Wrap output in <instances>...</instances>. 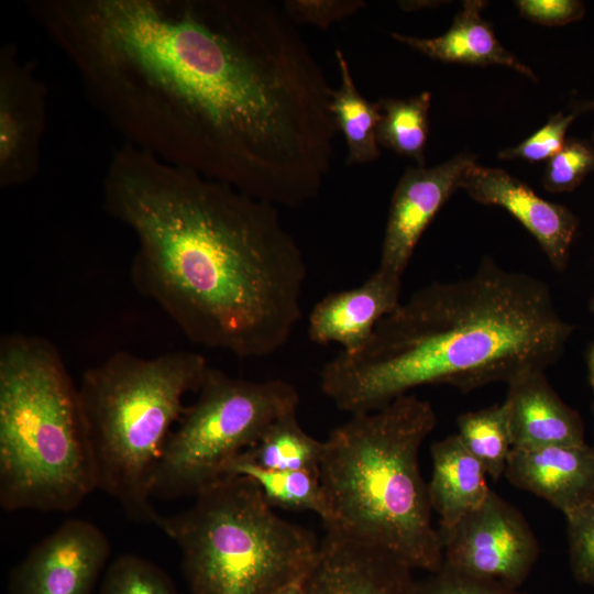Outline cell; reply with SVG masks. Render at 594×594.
I'll return each mask as SVG.
<instances>
[{"label": "cell", "mask_w": 594, "mask_h": 594, "mask_svg": "<svg viewBox=\"0 0 594 594\" xmlns=\"http://www.w3.org/2000/svg\"><path fill=\"white\" fill-rule=\"evenodd\" d=\"M586 364H587L588 382L594 392V342L588 348V351L586 354Z\"/></svg>", "instance_id": "cell-34"}, {"label": "cell", "mask_w": 594, "mask_h": 594, "mask_svg": "<svg viewBox=\"0 0 594 594\" xmlns=\"http://www.w3.org/2000/svg\"><path fill=\"white\" fill-rule=\"evenodd\" d=\"M476 156L460 153L426 168L408 167L398 180L382 243L378 270L402 278L422 233L451 195L460 189Z\"/></svg>", "instance_id": "cell-12"}, {"label": "cell", "mask_w": 594, "mask_h": 594, "mask_svg": "<svg viewBox=\"0 0 594 594\" xmlns=\"http://www.w3.org/2000/svg\"><path fill=\"white\" fill-rule=\"evenodd\" d=\"M592 411H593V415H594V399H593V403H592Z\"/></svg>", "instance_id": "cell-36"}, {"label": "cell", "mask_w": 594, "mask_h": 594, "mask_svg": "<svg viewBox=\"0 0 594 594\" xmlns=\"http://www.w3.org/2000/svg\"><path fill=\"white\" fill-rule=\"evenodd\" d=\"M485 6L482 0L463 1L451 26L437 37H416L397 32H392L391 36L433 59L479 66L501 65L537 81L529 66L499 43L492 25L481 16Z\"/></svg>", "instance_id": "cell-18"}, {"label": "cell", "mask_w": 594, "mask_h": 594, "mask_svg": "<svg viewBox=\"0 0 594 594\" xmlns=\"http://www.w3.org/2000/svg\"><path fill=\"white\" fill-rule=\"evenodd\" d=\"M593 450H594V446H593Z\"/></svg>", "instance_id": "cell-38"}, {"label": "cell", "mask_w": 594, "mask_h": 594, "mask_svg": "<svg viewBox=\"0 0 594 594\" xmlns=\"http://www.w3.org/2000/svg\"><path fill=\"white\" fill-rule=\"evenodd\" d=\"M432 474L427 484L431 509L447 530L484 504L491 491L482 464L459 437L448 436L432 443Z\"/></svg>", "instance_id": "cell-19"}, {"label": "cell", "mask_w": 594, "mask_h": 594, "mask_svg": "<svg viewBox=\"0 0 594 594\" xmlns=\"http://www.w3.org/2000/svg\"><path fill=\"white\" fill-rule=\"evenodd\" d=\"M411 571L380 547L326 531L307 575L308 594H411Z\"/></svg>", "instance_id": "cell-14"}, {"label": "cell", "mask_w": 594, "mask_h": 594, "mask_svg": "<svg viewBox=\"0 0 594 594\" xmlns=\"http://www.w3.org/2000/svg\"><path fill=\"white\" fill-rule=\"evenodd\" d=\"M590 309H591V312H592L593 316H594V295H593V297H592V299H591V301H590Z\"/></svg>", "instance_id": "cell-35"}, {"label": "cell", "mask_w": 594, "mask_h": 594, "mask_svg": "<svg viewBox=\"0 0 594 594\" xmlns=\"http://www.w3.org/2000/svg\"><path fill=\"white\" fill-rule=\"evenodd\" d=\"M378 103L382 112L377 127L378 145L424 166L431 94L424 91L406 99L382 98Z\"/></svg>", "instance_id": "cell-23"}, {"label": "cell", "mask_w": 594, "mask_h": 594, "mask_svg": "<svg viewBox=\"0 0 594 594\" xmlns=\"http://www.w3.org/2000/svg\"><path fill=\"white\" fill-rule=\"evenodd\" d=\"M86 95L158 158L273 206L330 172L332 88L282 7L260 0H34Z\"/></svg>", "instance_id": "cell-1"}, {"label": "cell", "mask_w": 594, "mask_h": 594, "mask_svg": "<svg viewBox=\"0 0 594 594\" xmlns=\"http://www.w3.org/2000/svg\"><path fill=\"white\" fill-rule=\"evenodd\" d=\"M564 516L572 575L579 583L594 586V497Z\"/></svg>", "instance_id": "cell-28"}, {"label": "cell", "mask_w": 594, "mask_h": 594, "mask_svg": "<svg viewBox=\"0 0 594 594\" xmlns=\"http://www.w3.org/2000/svg\"><path fill=\"white\" fill-rule=\"evenodd\" d=\"M323 441L299 425L297 411L273 422L261 439L241 455L272 470H304L319 474Z\"/></svg>", "instance_id": "cell-22"}, {"label": "cell", "mask_w": 594, "mask_h": 594, "mask_svg": "<svg viewBox=\"0 0 594 594\" xmlns=\"http://www.w3.org/2000/svg\"><path fill=\"white\" fill-rule=\"evenodd\" d=\"M515 3L521 16L547 26L565 25L585 14V6L579 0H519Z\"/></svg>", "instance_id": "cell-31"}, {"label": "cell", "mask_w": 594, "mask_h": 594, "mask_svg": "<svg viewBox=\"0 0 594 594\" xmlns=\"http://www.w3.org/2000/svg\"><path fill=\"white\" fill-rule=\"evenodd\" d=\"M228 475L252 479L273 508L312 512L322 522L328 518V505L319 474L304 470H272L240 455Z\"/></svg>", "instance_id": "cell-21"}, {"label": "cell", "mask_w": 594, "mask_h": 594, "mask_svg": "<svg viewBox=\"0 0 594 594\" xmlns=\"http://www.w3.org/2000/svg\"><path fill=\"white\" fill-rule=\"evenodd\" d=\"M365 7L361 0H287L282 9L293 23L311 24L327 30Z\"/></svg>", "instance_id": "cell-30"}, {"label": "cell", "mask_w": 594, "mask_h": 594, "mask_svg": "<svg viewBox=\"0 0 594 594\" xmlns=\"http://www.w3.org/2000/svg\"><path fill=\"white\" fill-rule=\"evenodd\" d=\"M208 364L191 351L152 358L118 351L85 371L79 400L97 490L128 518L157 526L151 482L164 444L198 392Z\"/></svg>", "instance_id": "cell-6"}, {"label": "cell", "mask_w": 594, "mask_h": 594, "mask_svg": "<svg viewBox=\"0 0 594 594\" xmlns=\"http://www.w3.org/2000/svg\"><path fill=\"white\" fill-rule=\"evenodd\" d=\"M573 326L548 286L484 260L470 276L433 282L402 302L354 353L340 352L320 372L322 393L342 411L371 413L425 385L469 393L546 371Z\"/></svg>", "instance_id": "cell-3"}, {"label": "cell", "mask_w": 594, "mask_h": 594, "mask_svg": "<svg viewBox=\"0 0 594 594\" xmlns=\"http://www.w3.org/2000/svg\"><path fill=\"white\" fill-rule=\"evenodd\" d=\"M439 3L440 1H420L419 0V1H399L398 6L404 11L410 12V11H417L424 8L435 7V6H438Z\"/></svg>", "instance_id": "cell-33"}, {"label": "cell", "mask_w": 594, "mask_h": 594, "mask_svg": "<svg viewBox=\"0 0 594 594\" xmlns=\"http://www.w3.org/2000/svg\"><path fill=\"white\" fill-rule=\"evenodd\" d=\"M592 143L594 145V131H593V135H592Z\"/></svg>", "instance_id": "cell-37"}, {"label": "cell", "mask_w": 594, "mask_h": 594, "mask_svg": "<svg viewBox=\"0 0 594 594\" xmlns=\"http://www.w3.org/2000/svg\"><path fill=\"white\" fill-rule=\"evenodd\" d=\"M594 108V102L575 105L568 113L559 111L548 122L521 143L503 150L502 160H525L528 162L548 161L556 155L566 141V132L575 118L583 111Z\"/></svg>", "instance_id": "cell-26"}, {"label": "cell", "mask_w": 594, "mask_h": 594, "mask_svg": "<svg viewBox=\"0 0 594 594\" xmlns=\"http://www.w3.org/2000/svg\"><path fill=\"white\" fill-rule=\"evenodd\" d=\"M457 426V436L487 475L495 481L503 476L513 450L506 405L464 413Z\"/></svg>", "instance_id": "cell-24"}, {"label": "cell", "mask_w": 594, "mask_h": 594, "mask_svg": "<svg viewBox=\"0 0 594 594\" xmlns=\"http://www.w3.org/2000/svg\"><path fill=\"white\" fill-rule=\"evenodd\" d=\"M507 385L504 404L513 448L585 443L582 418L553 391L543 371L527 373Z\"/></svg>", "instance_id": "cell-17"}, {"label": "cell", "mask_w": 594, "mask_h": 594, "mask_svg": "<svg viewBox=\"0 0 594 594\" xmlns=\"http://www.w3.org/2000/svg\"><path fill=\"white\" fill-rule=\"evenodd\" d=\"M594 173V145L566 139L563 147L547 161L542 179L546 190L560 194L574 190Z\"/></svg>", "instance_id": "cell-27"}, {"label": "cell", "mask_w": 594, "mask_h": 594, "mask_svg": "<svg viewBox=\"0 0 594 594\" xmlns=\"http://www.w3.org/2000/svg\"><path fill=\"white\" fill-rule=\"evenodd\" d=\"M158 527L179 548L188 594H272L309 573L320 541L279 517L256 483L228 475Z\"/></svg>", "instance_id": "cell-7"}, {"label": "cell", "mask_w": 594, "mask_h": 594, "mask_svg": "<svg viewBox=\"0 0 594 594\" xmlns=\"http://www.w3.org/2000/svg\"><path fill=\"white\" fill-rule=\"evenodd\" d=\"M98 594H178L168 575L153 562L132 553L113 559L101 578Z\"/></svg>", "instance_id": "cell-25"}, {"label": "cell", "mask_w": 594, "mask_h": 594, "mask_svg": "<svg viewBox=\"0 0 594 594\" xmlns=\"http://www.w3.org/2000/svg\"><path fill=\"white\" fill-rule=\"evenodd\" d=\"M97 490L78 385L53 342L0 340V505L68 513Z\"/></svg>", "instance_id": "cell-5"}, {"label": "cell", "mask_w": 594, "mask_h": 594, "mask_svg": "<svg viewBox=\"0 0 594 594\" xmlns=\"http://www.w3.org/2000/svg\"><path fill=\"white\" fill-rule=\"evenodd\" d=\"M411 594H527L501 583L465 573L443 562L428 579L415 582Z\"/></svg>", "instance_id": "cell-29"}, {"label": "cell", "mask_w": 594, "mask_h": 594, "mask_svg": "<svg viewBox=\"0 0 594 594\" xmlns=\"http://www.w3.org/2000/svg\"><path fill=\"white\" fill-rule=\"evenodd\" d=\"M436 424L431 404L407 394L334 428L319 466L326 531L380 547L413 570L438 571L443 547L418 461Z\"/></svg>", "instance_id": "cell-4"}, {"label": "cell", "mask_w": 594, "mask_h": 594, "mask_svg": "<svg viewBox=\"0 0 594 594\" xmlns=\"http://www.w3.org/2000/svg\"><path fill=\"white\" fill-rule=\"evenodd\" d=\"M439 534L443 562L512 588L527 580L539 554L522 514L493 491L482 506Z\"/></svg>", "instance_id": "cell-9"}, {"label": "cell", "mask_w": 594, "mask_h": 594, "mask_svg": "<svg viewBox=\"0 0 594 594\" xmlns=\"http://www.w3.org/2000/svg\"><path fill=\"white\" fill-rule=\"evenodd\" d=\"M402 278L376 270L363 284L323 297L308 319L318 344L337 343L344 353L362 349L377 323L400 304Z\"/></svg>", "instance_id": "cell-15"}, {"label": "cell", "mask_w": 594, "mask_h": 594, "mask_svg": "<svg viewBox=\"0 0 594 594\" xmlns=\"http://www.w3.org/2000/svg\"><path fill=\"white\" fill-rule=\"evenodd\" d=\"M340 86L332 89L330 111L346 143V163L365 164L378 158L377 127L382 118L378 101L365 99L355 86L343 52L336 50Z\"/></svg>", "instance_id": "cell-20"}, {"label": "cell", "mask_w": 594, "mask_h": 594, "mask_svg": "<svg viewBox=\"0 0 594 594\" xmlns=\"http://www.w3.org/2000/svg\"><path fill=\"white\" fill-rule=\"evenodd\" d=\"M307 575L284 584L272 594H308Z\"/></svg>", "instance_id": "cell-32"}, {"label": "cell", "mask_w": 594, "mask_h": 594, "mask_svg": "<svg viewBox=\"0 0 594 594\" xmlns=\"http://www.w3.org/2000/svg\"><path fill=\"white\" fill-rule=\"evenodd\" d=\"M504 475L565 515L594 497V450L586 443L513 448Z\"/></svg>", "instance_id": "cell-16"}, {"label": "cell", "mask_w": 594, "mask_h": 594, "mask_svg": "<svg viewBox=\"0 0 594 594\" xmlns=\"http://www.w3.org/2000/svg\"><path fill=\"white\" fill-rule=\"evenodd\" d=\"M46 129V89L14 44L0 50V186L15 187L40 170Z\"/></svg>", "instance_id": "cell-11"}, {"label": "cell", "mask_w": 594, "mask_h": 594, "mask_svg": "<svg viewBox=\"0 0 594 594\" xmlns=\"http://www.w3.org/2000/svg\"><path fill=\"white\" fill-rule=\"evenodd\" d=\"M298 403L297 389L284 380L249 381L209 366L197 399L164 444L151 482L153 499L196 497L213 486Z\"/></svg>", "instance_id": "cell-8"}, {"label": "cell", "mask_w": 594, "mask_h": 594, "mask_svg": "<svg viewBox=\"0 0 594 594\" xmlns=\"http://www.w3.org/2000/svg\"><path fill=\"white\" fill-rule=\"evenodd\" d=\"M102 189L106 211L136 239L135 288L190 342L241 359L288 342L307 264L276 206L130 143Z\"/></svg>", "instance_id": "cell-2"}, {"label": "cell", "mask_w": 594, "mask_h": 594, "mask_svg": "<svg viewBox=\"0 0 594 594\" xmlns=\"http://www.w3.org/2000/svg\"><path fill=\"white\" fill-rule=\"evenodd\" d=\"M110 556V541L98 526L66 520L12 568L9 593L94 594Z\"/></svg>", "instance_id": "cell-10"}, {"label": "cell", "mask_w": 594, "mask_h": 594, "mask_svg": "<svg viewBox=\"0 0 594 594\" xmlns=\"http://www.w3.org/2000/svg\"><path fill=\"white\" fill-rule=\"evenodd\" d=\"M460 189L480 204L507 210L537 240L554 270H565L579 227L569 208L543 199L502 168L477 164L465 172Z\"/></svg>", "instance_id": "cell-13"}]
</instances>
